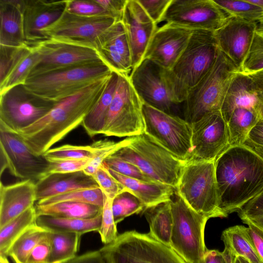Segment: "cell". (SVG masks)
Listing matches in <instances>:
<instances>
[{
  "mask_svg": "<svg viewBox=\"0 0 263 263\" xmlns=\"http://www.w3.org/2000/svg\"><path fill=\"white\" fill-rule=\"evenodd\" d=\"M110 76L57 102L43 117L17 134L34 154L43 155L82 124L103 91Z\"/></svg>",
  "mask_w": 263,
  "mask_h": 263,
  "instance_id": "6da1fadb",
  "label": "cell"
},
{
  "mask_svg": "<svg viewBox=\"0 0 263 263\" xmlns=\"http://www.w3.org/2000/svg\"><path fill=\"white\" fill-rule=\"evenodd\" d=\"M215 166L219 208L224 217L263 190V160L245 146H230Z\"/></svg>",
  "mask_w": 263,
  "mask_h": 263,
  "instance_id": "7a4b0ae2",
  "label": "cell"
},
{
  "mask_svg": "<svg viewBox=\"0 0 263 263\" xmlns=\"http://www.w3.org/2000/svg\"><path fill=\"white\" fill-rule=\"evenodd\" d=\"M238 73L236 65L220 50L210 70L189 90L183 102L184 119L192 124L207 114L220 111L230 84Z\"/></svg>",
  "mask_w": 263,
  "mask_h": 263,
  "instance_id": "3957f363",
  "label": "cell"
},
{
  "mask_svg": "<svg viewBox=\"0 0 263 263\" xmlns=\"http://www.w3.org/2000/svg\"><path fill=\"white\" fill-rule=\"evenodd\" d=\"M214 32L194 30L189 43L170 70L179 103L215 63L219 52Z\"/></svg>",
  "mask_w": 263,
  "mask_h": 263,
  "instance_id": "277c9868",
  "label": "cell"
},
{
  "mask_svg": "<svg viewBox=\"0 0 263 263\" xmlns=\"http://www.w3.org/2000/svg\"><path fill=\"white\" fill-rule=\"evenodd\" d=\"M112 72L104 62H100L30 77L24 85L29 91L46 100L59 102Z\"/></svg>",
  "mask_w": 263,
  "mask_h": 263,
  "instance_id": "5b68a950",
  "label": "cell"
},
{
  "mask_svg": "<svg viewBox=\"0 0 263 263\" xmlns=\"http://www.w3.org/2000/svg\"><path fill=\"white\" fill-rule=\"evenodd\" d=\"M138 167L153 181L176 189L185 162L152 140L144 133L111 155Z\"/></svg>",
  "mask_w": 263,
  "mask_h": 263,
  "instance_id": "8992f818",
  "label": "cell"
},
{
  "mask_svg": "<svg viewBox=\"0 0 263 263\" xmlns=\"http://www.w3.org/2000/svg\"><path fill=\"white\" fill-rule=\"evenodd\" d=\"M176 192L194 211L206 217H224L219 208L215 161H187Z\"/></svg>",
  "mask_w": 263,
  "mask_h": 263,
  "instance_id": "52a82bcc",
  "label": "cell"
},
{
  "mask_svg": "<svg viewBox=\"0 0 263 263\" xmlns=\"http://www.w3.org/2000/svg\"><path fill=\"white\" fill-rule=\"evenodd\" d=\"M106 263H187L171 247L135 230L100 249Z\"/></svg>",
  "mask_w": 263,
  "mask_h": 263,
  "instance_id": "ba28073f",
  "label": "cell"
},
{
  "mask_svg": "<svg viewBox=\"0 0 263 263\" xmlns=\"http://www.w3.org/2000/svg\"><path fill=\"white\" fill-rule=\"evenodd\" d=\"M173 198L171 247L187 263H200L207 250L204 230L209 219L191 208L176 191Z\"/></svg>",
  "mask_w": 263,
  "mask_h": 263,
  "instance_id": "9c48e42d",
  "label": "cell"
},
{
  "mask_svg": "<svg viewBox=\"0 0 263 263\" xmlns=\"http://www.w3.org/2000/svg\"><path fill=\"white\" fill-rule=\"evenodd\" d=\"M144 133L180 160L187 162L193 151L192 124L143 103Z\"/></svg>",
  "mask_w": 263,
  "mask_h": 263,
  "instance_id": "30bf717a",
  "label": "cell"
},
{
  "mask_svg": "<svg viewBox=\"0 0 263 263\" xmlns=\"http://www.w3.org/2000/svg\"><path fill=\"white\" fill-rule=\"evenodd\" d=\"M129 77L118 74L117 86L102 134L106 136L129 137L144 132L143 103Z\"/></svg>",
  "mask_w": 263,
  "mask_h": 263,
  "instance_id": "8fae6325",
  "label": "cell"
},
{
  "mask_svg": "<svg viewBox=\"0 0 263 263\" xmlns=\"http://www.w3.org/2000/svg\"><path fill=\"white\" fill-rule=\"evenodd\" d=\"M129 78L143 103L170 114L180 104L170 70L144 59L132 70Z\"/></svg>",
  "mask_w": 263,
  "mask_h": 263,
  "instance_id": "7c38bea8",
  "label": "cell"
},
{
  "mask_svg": "<svg viewBox=\"0 0 263 263\" xmlns=\"http://www.w3.org/2000/svg\"><path fill=\"white\" fill-rule=\"evenodd\" d=\"M0 95V128L15 133L43 117L57 103L31 93L24 84Z\"/></svg>",
  "mask_w": 263,
  "mask_h": 263,
  "instance_id": "4fadbf2b",
  "label": "cell"
},
{
  "mask_svg": "<svg viewBox=\"0 0 263 263\" xmlns=\"http://www.w3.org/2000/svg\"><path fill=\"white\" fill-rule=\"evenodd\" d=\"M115 22V19L111 17H86L65 10L58 20L42 30L41 33L45 40L96 50L98 37Z\"/></svg>",
  "mask_w": 263,
  "mask_h": 263,
  "instance_id": "5bb4252c",
  "label": "cell"
},
{
  "mask_svg": "<svg viewBox=\"0 0 263 263\" xmlns=\"http://www.w3.org/2000/svg\"><path fill=\"white\" fill-rule=\"evenodd\" d=\"M1 175L6 169L23 180L35 183L48 175L49 161L34 154L17 133L0 128Z\"/></svg>",
  "mask_w": 263,
  "mask_h": 263,
  "instance_id": "9a60e30c",
  "label": "cell"
},
{
  "mask_svg": "<svg viewBox=\"0 0 263 263\" xmlns=\"http://www.w3.org/2000/svg\"><path fill=\"white\" fill-rule=\"evenodd\" d=\"M230 17L214 0H172L163 21L192 30L215 32Z\"/></svg>",
  "mask_w": 263,
  "mask_h": 263,
  "instance_id": "2e32d148",
  "label": "cell"
},
{
  "mask_svg": "<svg viewBox=\"0 0 263 263\" xmlns=\"http://www.w3.org/2000/svg\"><path fill=\"white\" fill-rule=\"evenodd\" d=\"M33 47L40 53L41 60L32 70L29 78L103 62L97 50L88 47L50 40L43 41Z\"/></svg>",
  "mask_w": 263,
  "mask_h": 263,
  "instance_id": "e0dca14e",
  "label": "cell"
},
{
  "mask_svg": "<svg viewBox=\"0 0 263 263\" xmlns=\"http://www.w3.org/2000/svg\"><path fill=\"white\" fill-rule=\"evenodd\" d=\"M193 151L188 161H215L230 146L227 123L220 111L192 124Z\"/></svg>",
  "mask_w": 263,
  "mask_h": 263,
  "instance_id": "ac0fdd59",
  "label": "cell"
},
{
  "mask_svg": "<svg viewBox=\"0 0 263 263\" xmlns=\"http://www.w3.org/2000/svg\"><path fill=\"white\" fill-rule=\"evenodd\" d=\"M194 30L166 23L155 31L144 59L171 70L186 47Z\"/></svg>",
  "mask_w": 263,
  "mask_h": 263,
  "instance_id": "d6986e66",
  "label": "cell"
},
{
  "mask_svg": "<svg viewBox=\"0 0 263 263\" xmlns=\"http://www.w3.org/2000/svg\"><path fill=\"white\" fill-rule=\"evenodd\" d=\"M121 22L131 52L133 70L144 59L157 24L137 0H127Z\"/></svg>",
  "mask_w": 263,
  "mask_h": 263,
  "instance_id": "ffe728a7",
  "label": "cell"
},
{
  "mask_svg": "<svg viewBox=\"0 0 263 263\" xmlns=\"http://www.w3.org/2000/svg\"><path fill=\"white\" fill-rule=\"evenodd\" d=\"M256 29V22L230 17L222 27L214 32L219 50L239 71L251 47Z\"/></svg>",
  "mask_w": 263,
  "mask_h": 263,
  "instance_id": "44dd1931",
  "label": "cell"
},
{
  "mask_svg": "<svg viewBox=\"0 0 263 263\" xmlns=\"http://www.w3.org/2000/svg\"><path fill=\"white\" fill-rule=\"evenodd\" d=\"M96 50L113 72L129 76L133 68L132 54L121 22H115L100 34Z\"/></svg>",
  "mask_w": 263,
  "mask_h": 263,
  "instance_id": "7402d4cb",
  "label": "cell"
},
{
  "mask_svg": "<svg viewBox=\"0 0 263 263\" xmlns=\"http://www.w3.org/2000/svg\"><path fill=\"white\" fill-rule=\"evenodd\" d=\"M66 4L67 0H24V34L28 45L33 46L45 40L41 31L61 17Z\"/></svg>",
  "mask_w": 263,
  "mask_h": 263,
  "instance_id": "603a6c76",
  "label": "cell"
},
{
  "mask_svg": "<svg viewBox=\"0 0 263 263\" xmlns=\"http://www.w3.org/2000/svg\"><path fill=\"white\" fill-rule=\"evenodd\" d=\"M237 108L254 110L263 118L261 91L249 75L239 72L232 80L220 109L222 116L227 123L233 111Z\"/></svg>",
  "mask_w": 263,
  "mask_h": 263,
  "instance_id": "cb8c5ba5",
  "label": "cell"
},
{
  "mask_svg": "<svg viewBox=\"0 0 263 263\" xmlns=\"http://www.w3.org/2000/svg\"><path fill=\"white\" fill-rule=\"evenodd\" d=\"M35 183L23 180L10 185H0V228L34 205Z\"/></svg>",
  "mask_w": 263,
  "mask_h": 263,
  "instance_id": "d4e9b609",
  "label": "cell"
},
{
  "mask_svg": "<svg viewBox=\"0 0 263 263\" xmlns=\"http://www.w3.org/2000/svg\"><path fill=\"white\" fill-rule=\"evenodd\" d=\"M36 201L71 191L99 187L83 171L48 174L35 183Z\"/></svg>",
  "mask_w": 263,
  "mask_h": 263,
  "instance_id": "484cf974",
  "label": "cell"
},
{
  "mask_svg": "<svg viewBox=\"0 0 263 263\" xmlns=\"http://www.w3.org/2000/svg\"><path fill=\"white\" fill-rule=\"evenodd\" d=\"M24 0H0V45H27L24 28Z\"/></svg>",
  "mask_w": 263,
  "mask_h": 263,
  "instance_id": "4316f807",
  "label": "cell"
},
{
  "mask_svg": "<svg viewBox=\"0 0 263 263\" xmlns=\"http://www.w3.org/2000/svg\"><path fill=\"white\" fill-rule=\"evenodd\" d=\"M107 168L112 176L142 202L145 210L171 201L175 193L176 189L172 186L127 177Z\"/></svg>",
  "mask_w": 263,
  "mask_h": 263,
  "instance_id": "83f0119b",
  "label": "cell"
},
{
  "mask_svg": "<svg viewBox=\"0 0 263 263\" xmlns=\"http://www.w3.org/2000/svg\"><path fill=\"white\" fill-rule=\"evenodd\" d=\"M118 80V74L112 72L102 94L82 123L83 128L91 138L103 134Z\"/></svg>",
  "mask_w": 263,
  "mask_h": 263,
  "instance_id": "f1b7e54d",
  "label": "cell"
},
{
  "mask_svg": "<svg viewBox=\"0 0 263 263\" xmlns=\"http://www.w3.org/2000/svg\"><path fill=\"white\" fill-rule=\"evenodd\" d=\"M101 220L102 213L95 217L85 219L40 215L36 217V224L49 231L75 233L82 236L89 232H98Z\"/></svg>",
  "mask_w": 263,
  "mask_h": 263,
  "instance_id": "f546056e",
  "label": "cell"
},
{
  "mask_svg": "<svg viewBox=\"0 0 263 263\" xmlns=\"http://www.w3.org/2000/svg\"><path fill=\"white\" fill-rule=\"evenodd\" d=\"M143 213L149 225L148 234L158 241L171 247L173 217L170 201L147 208Z\"/></svg>",
  "mask_w": 263,
  "mask_h": 263,
  "instance_id": "4dcf8cb0",
  "label": "cell"
},
{
  "mask_svg": "<svg viewBox=\"0 0 263 263\" xmlns=\"http://www.w3.org/2000/svg\"><path fill=\"white\" fill-rule=\"evenodd\" d=\"M245 227L236 225L225 229L221 234L224 250L231 257H241L250 263H263L245 232Z\"/></svg>",
  "mask_w": 263,
  "mask_h": 263,
  "instance_id": "1f68e13d",
  "label": "cell"
},
{
  "mask_svg": "<svg viewBox=\"0 0 263 263\" xmlns=\"http://www.w3.org/2000/svg\"><path fill=\"white\" fill-rule=\"evenodd\" d=\"M37 216L47 215L68 218H91L102 212L103 208L88 203L62 202L49 205H35Z\"/></svg>",
  "mask_w": 263,
  "mask_h": 263,
  "instance_id": "d6a6232c",
  "label": "cell"
},
{
  "mask_svg": "<svg viewBox=\"0 0 263 263\" xmlns=\"http://www.w3.org/2000/svg\"><path fill=\"white\" fill-rule=\"evenodd\" d=\"M36 217L35 207L33 205L0 228V256L8 257L13 244L36 223Z\"/></svg>",
  "mask_w": 263,
  "mask_h": 263,
  "instance_id": "836d02e7",
  "label": "cell"
},
{
  "mask_svg": "<svg viewBox=\"0 0 263 263\" xmlns=\"http://www.w3.org/2000/svg\"><path fill=\"white\" fill-rule=\"evenodd\" d=\"M261 118V116L254 110L235 108L227 123L230 146L242 145L251 130Z\"/></svg>",
  "mask_w": 263,
  "mask_h": 263,
  "instance_id": "e575fe53",
  "label": "cell"
},
{
  "mask_svg": "<svg viewBox=\"0 0 263 263\" xmlns=\"http://www.w3.org/2000/svg\"><path fill=\"white\" fill-rule=\"evenodd\" d=\"M50 263H66L74 258L79 250L82 235L69 232H51Z\"/></svg>",
  "mask_w": 263,
  "mask_h": 263,
  "instance_id": "d590c367",
  "label": "cell"
},
{
  "mask_svg": "<svg viewBox=\"0 0 263 263\" xmlns=\"http://www.w3.org/2000/svg\"><path fill=\"white\" fill-rule=\"evenodd\" d=\"M49 231L36 223L29 227L14 242L8 254L14 263H27L29 256Z\"/></svg>",
  "mask_w": 263,
  "mask_h": 263,
  "instance_id": "8d00e7d4",
  "label": "cell"
},
{
  "mask_svg": "<svg viewBox=\"0 0 263 263\" xmlns=\"http://www.w3.org/2000/svg\"><path fill=\"white\" fill-rule=\"evenodd\" d=\"M40 60V53L31 46V50L18 62L4 82L0 84V93L16 85L24 84Z\"/></svg>",
  "mask_w": 263,
  "mask_h": 263,
  "instance_id": "74e56055",
  "label": "cell"
},
{
  "mask_svg": "<svg viewBox=\"0 0 263 263\" xmlns=\"http://www.w3.org/2000/svg\"><path fill=\"white\" fill-rule=\"evenodd\" d=\"M88 203L103 208L104 194L100 187L78 190L36 201L37 205H49L62 202Z\"/></svg>",
  "mask_w": 263,
  "mask_h": 263,
  "instance_id": "f35d334b",
  "label": "cell"
},
{
  "mask_svg": "<svg viewBox=\"0 0 263 263\" xmlns=\"http://www.w3.org/2000/svg\"><path fill=\"white\" fill-rule=\"evenodd\" d=\"M129 142L130 137L119 142L105 139L93 142L91 144L92 157L83 172L86 174L92 176L108 156L127 146Z\"/></svg>",
  "mask_w": 263,
  "mask_h": 263,
  "instance_id": "ab89813d",
  "label": "cell"
},
{
  "mask_svg": "<svg viewBox=\"0 0 263 263\" xmlns=\"http://www.w3.org/2000/svg\"><path fill=\"white\" fill-rule=\"evenodd\" d=\"M144 210L142 202L127 188L112 201V210L117 224L127 217L143 212Z\"/></svg>",
  "mask_w": 263,
  "mask_h": 263,
  "instance_id": "60d3db41",
  "label": "cell"
},
{
  "mask_svg": "<svg viewBox=\"0 0 263 263\" xmlns=\"http://www.w3.org/2000/svg\"><path fill=\"white\" fill-rule=\"evenodd\" d=\"M231 17L257 22L263 16V10L245 0H214Z\"/></svg>",
  "mask_w": 263,
  "mask_h": 263,
  "instance_id": "b9f144b4",
  "label": "cell"
},
{
  "mask_svg": "<svg viewBox=\"0 0 263 263\" xmlns=\"http://www.w3.org/2000/svg\"><path fill=\"white\" fill-rule=\"evenodd\" d=\"M31 49V46H8L0 45V84Z\"/></svg>",
  "mask_w": 263,
  "mask_h": 263,
  "instance_id": "7bdbcfd3",
  "label": "cell"
},
{
  "mask_svg": "<svg viewBox=\"0 0 263 263\" xmlns=\"http://www.w3.org/2000/svg\"><path fill=\"white\" fill-rule=\"evenodd\" d=\"M43 155L47 160L91 159L92 157V150L91 145L65 144L50 148Z\"/></svg>",
  "mask_w": 263,
  "mask_h": 263,
  "instance_id": "ee69618b",
  "label": "cell"
},
{
  "mask_svg": "<svg viewBox=\"0 0 263 263\" xmlns=\"http://www.w3.org/2000/svg\"><path fill=\"white\" fill-rule=\"evenodd\" d=\"M263 69V32L256 31L249 52L239 71L249 75Z\"/></svg>",
  "mask_w": 263,
  "mask_h": 263,
  "instance_id": "f6af8a7d",
  "label": "cell"
},
{
  "mask_svg": "<svg viewBox=\"0 0 263 263\" xmlns=\"http://www.w3.org/2000/svg\"><path fill=\"white\" fill-rule=\"evenodd\" d=\"M237 212L244 223L250 222L263 230V190Z\"/></svg>",
  "mask_w": 263,
  "mask_h": 263,
  "instance_id": "bcb514c9",
  "label": "cell"
},
{
  "mask_svg": "<svg viewBox=\"0 0 263 263\" xmlns=\"http://www.w3.org/2000/svg\"><path fill=\"white\" fill-rule=\"evenodd\" d=\"M103 194L109 199H113L127 188L118 181L102 163L92 176Z\"/></svg>",
  "mask_w": 263,
  "mask_h": 263,
  "instance_id": "7dc6e473",
  "label": "cell"
},
{
  "mask_svg": "<svg viewBox=\"0 0 263 263\" xmlns=\"http://www.w3.org/2000/svg\"><path fill=\"white\" fill-rule=\"evenodd\" d=\"M112 201L104 195V201L102 213L100 230L101 240L105 245L114 242L118 235L112 210Z\"/></svg>",
  "mask_w": 263,
  "mask_h": 263,
  "instance_id": "c3c4849f",
  "label": "cell"
},
{
  "mask_svg": "<svg viewBox=\"0 0 263 263\" xmlns=\"http://www.w3.org/2000/svg\"><path fill=\"white\" fill-rule=\"evenodd\" d=\"M66 10L86 17H111L95 0H67Z\"/></svg>",
  "mask_w": 263,
  "mask_h": 263,
  "instance_id": "681fc988",
  "label": "cell"
},
{
  "mask_svg": "<svg viewBox=\"0 0 263 263\" xmlns=\"http://www.w3.org/2000/svg\"><path fill=\"white\" fill-rule=\"evenodd\" d=\"M103 163L107 168L123 176L144 181L154 182L136 165L112 155L108 156Z\"/></svg>",
  "mask_w": 263,
  "mask_h": 263,
  "instance_id": "f907efd6",
  "label": "cell"
},
{
  "mask_svg": "<svg viewBox=\"0 0 263 263\" xmlns=\"http://www.w3.org/2000/svg\"><path fill=\"white\" fill-rule=\"evenodd\" d=\"M91 159L53 160L49 161L48 175L56 173H70L83 171Z\"/></svg>",
  "mask_w": 263,
  "mask_h": 263,
  "instance_id": "816d5d0a",
  "label": "cell"
},
{
  "mask_svg": "<svg viewBox=\"0 0 263 263\" xmlns=\"http://www.w3.org/2000/svg\"><path fill=\"white\" fill-rule=\"evenodd\" d=\"M242 146L263 160V118L260 119L251 130Z\"/></svg>",
  "mask_w": 263,
  "mask_h": 263,
  "instance_id": "f5cc1de1",
  "label": "cell"
},
{
  "mask_svg": "<svg viewBox=\"0 0 263 263\" xmlns=\"http://www.w3.org/2000/svg\"><path fill=\"white\" fill-rule=\"evenodd\" d=\"M148 15L156 24L163 21L172 0H137Z\"/></svg>",
  "mask_w": 263,
  "mask_h": 263,
  "instance_id": "db71d44e",
  "label": "cell"
},
{
  "mask_svg": "<svg viewBox=\"0 0 263 263\" xmlns=\"http://www.w3.org/2000/svg\"><path fill=\"white\" fill-rule=\"evenodd\" d=\"M51 241L49 231L31 252L27 263H50Z\"/></svg>",
  "mask_w": 263,
  "mask_h": 263,
  "instance_id": "11a10c76",
  "label": "cell"
},
{
  "mask_svg": "<svg viewBox=\"0 0 263 263\" xmlns=\"http://www.w3.org/2000/svg\"><path fill=\"white\" fill-rule=\"evenodd\" d=\"M245 224L248 226L245 229L247 236L263 262V230L250 222Z\"/></svg>",
  "mask_w": 263,
  "mask_h": 263,
  "instance_id": "9f6ffc18",
  "label": "cell"
},
{
  "mask_svg": "<svg viewBox=\"0 0 263 263\" xmlns=\"http://www.w3.org/2000/svg\"><path fill=\"white\" fill-rule=\"evenodd\" d=\"M116 22H121L127 0H95Z\"/></svg>",
  "mask_w": 263,
  "mask_h": 263,
  "instance_id": "6f0895ef",
  "label": "cell"
},
{
  "mask_svg": "<svg viewBox=\"0 0 263 263\" xmlns=\"http://www.w3.org/2000/svg\"><path fill=\"white\" fill-rule=\"evenodd\" d=\"M200 263H232V258L224 249L222 252L207 249Z\"/></svg>",
  "mask_w": 263,
  "mask_h": 263,
  "instance_id": "680465c9",
  "label": "cell"
},
{
  "mask_svg": "<svg viewBox=\"0 0 263 263\" xmlns=\"http://www.w3.org/2000/svg\"><path fill=\"white\" fill-rule=\"evenodd\" d=\"M66 263H106L100 249L76 256Z\"/></svg>",
  "mask_w": 263,
  "mask_h": 263,
  "instance_id": "91938a15",
  "label": "cell"
},
{
  "mask_svg": "<svg viewBox=\"0 0 263 263\" xmlns=\"http://www.w3.org/2000/svg\"><path fill=\"white\" fill-rule=\"evenodd\" d=\"M254 84L260 90L263 91V69L249 74Z\"/></svg>",
  "mask_w": 263,
  "mask_h": 263,
  "instance_id": "94428289",
  "label": "cell"
},
{
  "mask_svg": "<svg viewBox=\"0 0 263 263\" xmlns=\"http://www.w3.org/2000/svg\"><path fill=\"white\" fill-rule=\"evenodd\" d=\"M247 2L259 7L263 10V0H245Z\"/></svg>",
  "mask_w": 263,
  "mask_h": 263,
  "instance_id": "6125c7cd",
  "label": "cell"
},
{
  "mask_svg": "<svg viewBox=\"0 0 263 263\" xmlns=\"http://www.w3.org/2000/svg\"><path fill=\"white\" fill-rule=\"evenodd\" d=\"M231 258L232 263H250L247 260L241 257Z\"/></svg>",
  "mask_w": 263,
  "mask_h": 263,
  "instance_id": "be15d7a7",
  "label": "cell"
},
{
  "mask_svg": "<svg viewBox=\"0 0 263 263\" xmlns=\"http://www.w3.org/2000/svg\"><path fill=\"white\" fill-rule=\"evenodd\" d=\"M256 31L263 32V16L256 22Z\"/></svg>",
  "mask_w": 263,
  "mask_h": 263,
  "instance_id": "e7e4bbea",
  "label": "cell"
},
{
  "mask_svg": "<svg viewBox=\"0 0 263 263\" xmlns=\"http://www.w3.org/2000/svg\"><path fill=\"white\" fill-rule=\"evenodd\" d=\"M0 263H10L6 256H0Z\"/></svg>",
  "mask_w": 263,
  "mask_h": 263,
  "instance_id": "03108f58",
  "label": "cell"
},
{
  "mask_svg": "<svg viewBox=\"0 0 263 263\" xmlns=\"http://www.w3.org/2000/svg\"><path fill=\"white\" fill-rule=\"evenodd\" d=\"M261 98L262 102L263 103V91H261Z\"/></svg>",
  "mask_w": 263,
  "mask_h": 263,
  "instance_id": "003e7915",
  "label": "cell"
}]
</instances>
